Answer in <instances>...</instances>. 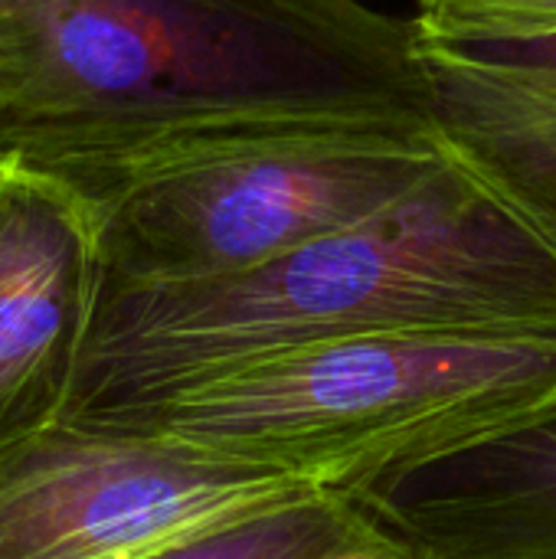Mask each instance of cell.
<instances>
[{"mask_svg": "<svg viewBox=\"0 0 556 559\" xmlns=\"http://www.w3.org/2000/svg\"><path fill=\"white\" fill-rule=\"evenodd\" d=\"M102 285L92 203L0 154V445L62 423Z\"/></svg>", "mask_w": 556, "mask_h": 559, "instance_id": "8992f818", "label": "cell"}, {"mask_svg": "<svg viewBox=\"0 0 556 559\" xmlns=\"http://www.w3.org/2000/svg\"><path fill=\"white\" fill-rule=\"evenodd\" d=\"M341 559H377V557H341Z\"/></svg>", "mask_w": 556, "mask_h": 559, "instance_id": "8fae6325", "label": "cell"}, {"mask_svg": "<svg viewBox=\"0 0 556 559\" xmlns=\"http://www.w3.org/2000/svg\"><path fill=\"white\" fill-rule=\"evenodd\" d=\"M554 396L551 334L410 331L269 354L102 429L347 491Z\"/></svg>", "mask_w": 556, "mask_h": 559, "instance_id": "3957f363", "label": "cell"}, {"mask_svg": "<svg viewBox=\"0 0 556 559\" xmlns=\"http://www.w3.org/2000/svg\"><path fill=\"white\" fill-rule=\"evenodd\" d=\"M341 495L403 559H556V396Z\"/></svg>", "mask_w": 556, "mask_h": 559, "instance_id": "52a82bcc", "label": "cell"}, {"mask_svg": "<svg viewBox=\"0 0 556 559\" xmlns=\"http://www.w3.org/2000/svg\"><path fill=\"white\" fill-rule=\"evenodd\" d=\"M315 491L164 439L52 423L0 445V559H154Z\"/></svg>", "mask_w": 556, "mask_h": 559, "instance_id": "5b68a950", "label": "cell"}, {"mask_svg": "<svg viewBox=\"0 0 556 559\" xmlns=\"http://www.w3.org/2000/svg\"><path fill=\"white\" fill-rule=\"evenodd\" d=\"M419 59L436 134L556 223V36L514 43L419 36Z\"/></svg>", "mask_w": 556, "mask_h": 559, "instance_id": "ba28073f", "label": "cell"}, {"mask_svg": "<svg viewBox=\"0 0 556 559\" xmlns=\"http://www.w3.org/2000/svg\"><path fill=\"white\" fill-rule=\"evenodd\" d=\"M446 154L436 128L282 124L180 144L75 190L95 210L105 278L203 282L380 213Z\"/></svg>", "mask_w": 556, "mask_h": 559, "instance_id": "277c9868", "label": "cell"}, {"mask_svg": "<svg viewBox=\"0 0 556 559\" xmlns=\"http://www.w3.org/2000/svg\"><path fill=\"white\" fill-rule=\"evenodd\" d=\"M403 559L341 491H315L256 521L154 559Z\"/></svg>", "mask_w": 556, "mask_h": 559, "instance_id": "9c48e42d", "label": "cell"}, {"mask_svg": "<svg viewBox=\"0 0 556 559\" xmlns=\"http://www.w3.org/2000/svg\"><path fill=\"white\" fill-rule=\"evenodd\" d=\"M419 36L442 43H514L556 36V0H416Z\"/></svg>", "mask_w": 556, "mask_h": 559, "instance_id": "30bf717a", "label": "cell"}, {"mask_svg": "<svg viewBox=\"0 0 556 559\" xmlns=\"http://www.w3.org/2000/svg\"><path fill=\"white\" fill-rule=\"evenodd\" d=\"M282 124L433 128L413 16L364 0H0V154L72 187Z\"/></svg>", "mask_w": 556, "mask_h": 559, "instance_id": "6da1fadb", "label": "cell"}, {"mask_svg": "<svg viewBox=\"0 0 556 559\" xmlns=\"http://www.w3.org/2000/svg\"><path fill=\"white\" fill-rule=\"evenodd\" d=\"M410 331L556 337V223L452 147L406 197L269 265L105 278L62 423L102 429L269 354Z\"/></svg>", "mask_w": 556, "mask_h": 559, "instance_id": "7a4b0ae2", "label": "cell"}]
</instances>
